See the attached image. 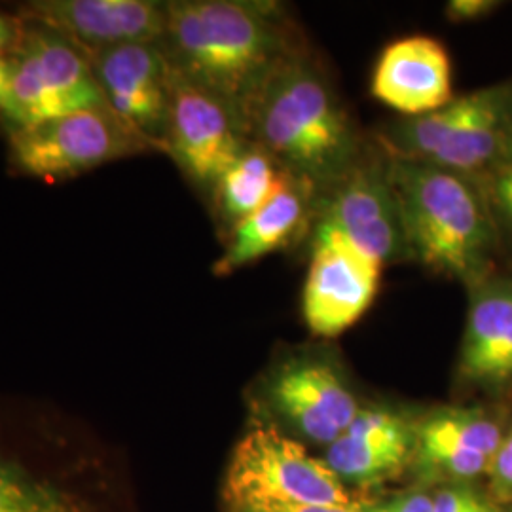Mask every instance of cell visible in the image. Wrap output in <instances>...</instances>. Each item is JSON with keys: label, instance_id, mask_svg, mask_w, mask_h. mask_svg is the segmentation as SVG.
Here are the masks:
<instances>
[{"label": "cell", "instance_id": "27", "mask_svg": "<svg viewBox=\"0 0 512 512\" xmlns=\"http://www.w3.org/2000/svg\"><path fill=\"white\" fill-rule=\"evenodd\" d=\"M23 31L25 23L18 18V14L0 10V55H10L18 48Z\"/></svg>", "mask_w": 512, "mask_h": 512}, {"label": "cell", "instance_id": "10", "mask_svg": "<svg viewBox=\"0 0 512 512\" xmlns=\"http://www.w3.org/2000/svg\"><path fill=\"white\" fill-rule=\"evenodd\" d=\"M315 220L336 228L382 268L412 262L387 156L376 143L368 145L359 162L317 198Z\"/></svg>", "mask_w": 512, "mask_h": 512}, {"label": "cell", "instance_id": "20", "mask_svg": "<svg viewBox=\"0 0 512 512\" xmlns=\"http://www.w3.org/2000/svg\"><path fill=\"white\" fill-rule=\"evenodd\" d=\"M287 179L289 173L264 148L251 141L211 192L220 232L228 236L238 224L270 202Z\"/></svg>", "mask_w": 512, "mask_h": 512}, {"label": "cell", "instance_id": "23", "mask_svg": "<svg viewBox=\"0 0 512 512\" xmlns=\"http://www.w3.org/2000/svg\"><path fill=\"white\" fill-rule=\"evenodd\" d=\"M490 492L495 503L512 505V423L505 431L497 452H495L490 471Z\"/></svg>", "mask_w": 512, "mask_h": 512}, {"label": "cell", "instance_id": "19", "mask_svg": "<svg viewBox=\"0 0 512 512\" xmlns=\"http://www.w3.org/2000/svg\"><path fill=\"white\" fill-rule=\"evenodd\" d=\"M315 209L317 194L308 184L289 175L270 202L226 236L224 251L213 262V275L228 277L291 247L313 226Z\"/></svg>", "mask_w": 512, "mask_h": 512}, {"label": "cell", "instance_id": "14", "mask_svg": "<svg viewBox=\"0 0 512 512\" xmlns=\"http://www.w3.org/2000/svg\"><path fill=\"white\" fill-rule=\"evenodd\" d=\"M107 107L165 152L173 65L162 44H126L86 54Z\"/></svg>", "mask_w": 512, "mask_h": 512}, {"label": "cell", "instance_id": "6", "mask_svg": "<svg viewBox=\"0 0 512 512\" xmlns=\"http://www.w3.org/2000/svg\"><path fill=\"white\" fill-rule=\"evenodd\" d=\"M251 406L256 420L325 450L344 435L363 403L334 353L296 349L258 376Z\"/></svg>", "mask_w": 512, "mask_h": 512}, {"label": "cell", "instance_id": "1", "mask_svg": "<svg viewBox=\"0 0 512 512\" xmlns=\"http://www.w3.org/2000/svg\"><path fill=\"white\" fill-rule=\"evenodd\" d=\"M0 512H139L122 450L54 406L0 397Z\"/></svg>", "mask_w": 512, "mask_h": 512}, {"label": "cell", "instance_id": "24", "mask_svg": "<svg viewBox=\"0 0 512 512\" xmlns=\"http://www.w3.org/2000/svg\"><path fill=\"white\" fill-rule=\"evenodd\" d=\"M365 512H433V492L427 488H414L376 505H365Z\"/></svg>", "mask_w": 512, "mask_h": 512}, {"label": "cell", "instance_id": "21", "mask_svg": "<svg viewBox=\"0 0 512 512\" xmlns=\"http://www.w3.org/2000/svg\"><path fill=\"white\" fill-rule=\"evenodd\" d=\"M475 181L490 205L499 232L505 230L512 238V145Z\"/></svg>", "mask_w": 512, "mask_h": 512}, {"label": "cell", "instance_id": "18", "mask_svg": "<svg viewBox=\"0 0 512 512\" xmlns=\"http://www.w3.org/2000/svg\"><path fill=\"white\" fill-rule=\"evenodd\" d=\"M370 93L401 118H420L446 107L456 97L448 50L427 35L387 44L374 65Z\"/></svg>", "mask_w": 512, "mask_h": 512}, {"label": "cell", "instance_id": "7", "mask_svg": "<svg viewBox=\"0 0 512 512\" xmlns=\"http://www.w3.org/2000/svg\"><path fill=\"white\" fill-rule=\"evenodd\" d=\"M224 507L243 505H355L348 486L325 459L310 454L266 421L253 425L236 442L220 484Z\"/></svg>", "mask_w": 512, "mask_h": 512}, {"label": "cell", "instance_id": "2", "mask_svg": "<svg viewBox=\"0 0 512 512\" xmlns=\"http://www.w3.org/2000/svg\"><path fill=\"white\" fill-rule=\"evenodd\" d=\"M162 46L184 78L224 99L245 122L262 84L304 42L275 2L171 0Z\"/></svg>", "mask_w": 512, "mask_h": 512}, {"label": "cell", "instance_id": "28", "mask_svg": "<svg viewBox=\"0 0 512 512\" xmlns=\"http://www.w3.org/2000/svg\"><path fill=\"white\" fill-rule=\"evenodd\" d=\"M10 82H12L10 55H0V116H2V112L6 109V103H8Z\"/></svg>", "mask_w": 512, "mask_h": 512}, {"label": "cell", "instance_id": "11", "mask_svg": "<svg viewBox=\"0 0 512 512\" xmlns=\"http://www.w3.org/2000/svg\"><path fill=\"white\" fill-rule=\"evenodd\" d=\"M311 236L302 315L315 338L332 340L372 308L384 268L325 222L313 220Z\"/></svg>", "mask_w": 512, "mask_h": 512}, {"label": "cell", "instance_id": "9", "mask_svg": "<svg viewBox=\"0 0 512 512\" xmlns=\"http://www.w3.org/2000/svg\"><path fill=\"white\" fill-rule=\"evenodd\" d=\"M148 152L160 150L109 107L80 110L10 131L14 169L44 183L73 179L95 167Z\"/></svg>", "mask_w": 512, "mask_h": 512}, {"label": "cell", "instance_id": "13", "mask_svg": "<svg viewBox=\"0 0 512 512\" xmlns=\"http://www.w3.org/2000/svg\"><path fill=\"white\" fill-rule=\"evenodd\" d=\"M18 18L52 31L82 54L126 44H162L167 2L156 0H31Z\"/></svg>", "mask_w": 512, "mask_h": 512}, {"label": "cell", "instance_id": "17", "mask_svg": "<svg viewBox=\"0 0 512 512\" xmlns=\"http://www.w3.org/2000/svg\"><path fill=\"white\" fill-rule=\"evenodd\" d=\"M467 293L458 380L476 391L505 395L512 389V277L492 275Z\"/></svg>", "mask_w": 512, "mask_h": 512}, {"label": "cell", "instance_id": "25", "mask_svg": "<svg viewBox=\"0 0 512 512\" xmlns=\"http://www.w3.org/2000/svg\"><path fill=\"white\" fill-rule=\"evenodd\" d=\"M497 8H501L499 0H452L446 4L444 14L448 21L458 25L488 18Z\"/></svg>", "mask_w": 512, "mask_h": 512}, {"label": "cell", "instance_id": "26", "mask_svg": "<svg viewBox=\"0 0 512 512\" xmlns=\"http://www.w3.org/2000/svg\"><path fill=\"white\" fill-rule=\"evenodd\" d=\"M222 512H365V505H243L224 507Z\"/></svg>", "mask_w": 512, "mask_h": 512}, {"label": "cell", "instance_id": "8", "mask_svg": "<svg viewBox=\"0 0 512 512\" xmlns=\"http://www.w3.org/2000/svg\"><path fill=\"white\" fill-rule=\"evenodd\" d=\"M10 61V95L0 116L8 131L107 107L88 57L52 31L25 23Z\"/></svg>", "mask_w": 512, "mask_h": 512}, {"label": "cell", "instance_id": "22", "mask_svg": "<svg viewBox=\"0 0 512 512\" xmlns=\"http://www.w3.org/2000/svg\"><path fill=\"white\" fill-rule=\"evenodd\" d=\"M433 512H501L494 499L484 497L469 484H448L433 492Z\"/></svg>", "mask_w": 512, "mask_h": 512}, {"label": "cell", "instance_id": "5", "mask_svg": "<svg viewBox=\"0 0 512 512\" xmlns=\"http://www.w3.org/2000/svg\"><path fill=\"white\" fill-rule=\"evenodd\" d=\"M391 158L435 165L475 179L512 145V82L454 97L420 118H399L374 133Z\"/></svg>", "mask_w": 512, "mask_h": 512}, {"label": "cell", "instance_id": "15", "mask_svg": "<svg viewBox=\"0 0 512 512\" xmlns=\"http://www.w3.org/2000/svg\"><path fill=\"white\" fill-rule=\"evenodd\" d=\"M507 427L484 408L439 406L416 418L410 469L425 482L469 484L488 475Z\"/></svg>", "mask_w": 512, "mask_h": 512}, {"label": "cell", "instance_id": "29", "mask_svg": "<svg viewBox=\"0 0 512 512\" xmlns=\"http://www.w3.org/2000/svg\"><path fill=\"white\" fill-rule=\"evenodd\" d=\"M505 512H512V505H511V507H509V511H505Z\"/></svg>", "mask_w": 512, "mask_h": 512}, {"label": "cell", "instance_id": "16", "mask_svg": "<svg viewBox=\"0 0 512 512\" xmlns=\"http://www.w3.org/2000/svg\"><path fill=\"white\" fill-rule=\"evenodd\" d=\"M416 418L387 404H363L323 459L348 488H374L410 469Z\"/></svg>", "mask_w": 512, "mask_h": 512}, {"label": "cell", "instance_id": "4", "mask_svg": "<svg viewBox=\"0 0 512 512\" xmlns=\"http://www.w3.org/2000/svg\"><path fill=\"white\" fill-rule=\"evenodd\" d=\"M387 169L412 262L467 289L495 275L501 232L475 179L391 156Z\"/></svg>", "mask_w": 512, "mask_h": 512}, {"label": "cell", "instance_id": "12", "mask_svg": "<svg viewBox=\"0 0 512 512\" xmlns=\"http://www.w3.org/2000/svg\"><path fill=\"white\" fill-rule=\"evenodd\" d=\"M251 139L238 110L173 67L165 154L202 192H213Z\"/></svg>", "mask_w": 512, "mask_h": 512}, {"label": "cell", "instance_id": "3", "mask_svg": "<svg viewBox=\"0 0 512 512\" xmlns=\"http://www.w3.org/2000/svg\"><path fill=\"white\" fill-rule=\"evenodd\" d=\"M249 139L291 177L325 194L365 154L344 101L306 48L287 57L245 112Z\"/></svg>", "mask_w": 512, "mask_h": 512}]
</instances>
